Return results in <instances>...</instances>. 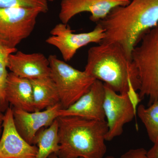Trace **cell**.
Segmentation results:
<instances>
[{
  "mask_svg": "<svg viewBox=\"0 0 158 158\" xmlns=\"http://www.w3.org/2000/svg\"><path fill=\"white\" fill-rule=\"evenodd\" d=\"M97 23L105 31L100 43L118 44L132 60V52L141 37L158 23V0H132L112 9Z\"/></svg>",
  "mask_w": 158,
  "mask_h": 158,
  "instance_id": "1",
  "label": "cell"
},
{
  "mask_svg": "<svg viewBox=\"0 0 158 158\" xmlns=\"http://www.w3.org/2000/svg\"><path fill=\"white\" fill-rule=\"evenodd\" d=\"M88 52L85 71L120 94H127L131 83L137 91L140 81L135 65L116 43H100Z\"/></svg>",
  "mask_w": 158,
  "mask_h": 158,
  "instance_id": "2",
  "label": "cell"
},
{
  "mask_svg": "<svg viewBox=\"0 0 158 158\" xmlns=\"http://www.w3.org/2000/svg\"><path fill=\"white\" fill-rule=\"evenodd\" d=\"M60 148L59 158H103L106 152L105 141L106 121L78 116L57 118Z\"/></svg>",
  "mask_w": 158,
  "mask_h": 158,
  "instance_id": "3",
  "label": "cell"
},
{
  "mask_svg": "<svg viewBox=\"0 0 158 158\" xmlns=\"http://www.w3.org/2000/svg\"><path fill=\"white\" fill-rule=\"evenodd\" d=\"M140 41L132 52V60L140 81L139 97H148L150 105L158 100V23Z\"/></svg>",
  "mask_w": 158,
  "mask_h": 158,
  "instance_id": "4",
  "label": "cell"
},
{
  "mask_svg": "<svg viewBox=\"0 0 158 158\" xmlns=\"http://www.w3.org/2000/svg\"><path fill=\"white\" fill-rule=\"evenodd\" d=\"M50 77L56 87L62 109L74 103L90 89L95 79L74 68L56 55L48 58Z\"/></svg>",
  "mask_w": 158,
  "mask_h": 158,
  "instance_id": "5",
  "label": "cell"
},
{
  "mask_svg": "<svg viewBox=\"0 0 158 158\" xmlns=\"http://www.w3.org/2000/svg\"><path fill=\"white\" fill-rule=\"evenodd\" d=\"M41 13L43 12L39 8L0 7V44L16 49L32 34Z\"/></svg>",
  "mask_w": 158,
  "mask_h": 158,
  "instance_id": "6",
  "label": "cell"
},
{
  "mask_svg": "<svg viewBox=\"0 0 158 158\" xmlns=\"http://www.w3.org/2000/svg\"><path fill=\"white\" fill-rule=\"evenodd\" d=\"M96 24L92 31L76 34L67 24L59 23L51 30V36L45 42L56 48L61 53L64 61L68 62L80 48L89 44H99L104 39V30L100 25Z\"/></svg>",
  "mask_w": 158,
  "mask_h": 158,
  "instance_id": "7",
  "label": "cell"
},
{
  "mask_svg": "<svg viewBox=\"0 0 158 158\" xmlns=\"http://www.w3.org/2000/svg\"><path fill=\"white\" fill-rule=\"evenodd\" d=\"M104 85L103 107L108 128L106 140L111 141L121 135L125 125L131 121L136 116L137 110L128 94H122L116 93Z\"/></svg>",
  "mask_w": 158,
  "mask_h": 158,
  "instance_id": "8",
  "label": "cell"
},
{
  "mask_svg": "<svg viewBox=\"0 0 158 158\" xmlns=\"http://www.w3.org/2000/svg\"><path fill=\"white\" fill-rule=\"evenodd\" d=\"M129 0H62L59 17L61 23L67 24L77 15L90 13V20L96 23L107 16L112 9L125 6Z\"/></svg>",
  "mask_w": 158,
  "mask_h": 158,
  "instance_id": "9",
  "label": "cell"
},
{
  "mask_svg": "<svg viewBox=\"0 0 158 158\" xmlns=\"http://www.w3.org/2000/svg\"><path fill=\"white\" fill-rule=\"evenodd\" d=\"M37 152V146L28 143L18 131L12 108H7L0 138V158H35Z\"/></svg>",
  "mask_w": 158,
  "mask_h": 158,
  "instance_id": "10",
  "label": "cell"
},
{
  "mask_svg": "<svg viewBox=\"0 0 158 158\" xmlns=\"http://www.w3.org/2000/svg\"><path fill=\"white\" fill-rule=\"evenodd\" d=\"M105 96L104 84L96 80L89 90L74 103L66 109H60L59 116H78L106 121L103 107Z\"/></svg>",
  "mask_w": 158,
  "mask_h": 158,
  "instance_id": "11",
  "label": "cell"
},
{
  "mask_svg": "<svg viewBox=\"0 0 158 158\" xmlns=\"http://www.w3.org/2000/svg\"><path fill=\"white\" fill-rule=\"evenodd\" d=\"M62 109L60 103L41 111L28 112L12 108L15 127L28 143L34 144L35 136L43 128L50 126L59 117V112Z\"/></svg>",
  "mask_w": 158,
  "mask_h": 158,
  "instance_id": "12",
  "label": "cell"
},
{
  "mask_svg": "<svg viewBox=\"0 0 158 158\" xmlns=\"http://www.w3.org/2000/svg\"><path fill=\"white\" fill-rule=\"evenodd\" d=\"M8 69L17 76L29 80L50 77L48 59L41 53L17 51L8 57Z\"/></svg>",
  "mask_w": 158,
  "mask_h": 158,
  "instance_id": "13",
  "label": "cell"
},
{
  "mask_svg": "<svg viewBox=\"0 0 158 158\" xmlns=\"http://www.w3.org/2000/svg\"><path fill=\"white\" fill-rule=\"evenodd\" d=\"M5 94L6 101L13 107L34 112L33 90L31 81L17 76L12 73L8 74Z\"/></svg>",
  "mask_w": 158,
  "mask_h": 158,
  "instance_id": "14",
  "label": "cell"
},
{
  "mask_svg": "<svg viewBox=\"0 0 158 158\" xmlns=\"http://www.w3.org/2000/svg\"><path fill=\"white\" fill-rule=\"evenodd\" d=\"M30 81L32 86L35 111H41L60 104L56 87L51 77Z\"/></svg>",
  "mask_w": 158,
  "mask_h": 158,
  "instance_id": "15",
  "label": "cell"
},
{
  "mask_svg": "<svg viewBox=\"0 0 158 158\" xmlns=\"http://www.w3.org/2000/svg\"><path fill=\"white\" fill-rule=\"evenodd\" d=\"M34 144L38 148L35 158H48L52 154H56L60 148L57 118L50 126L40 130L34 138Z\"/></svg>",
  "mask_w": 158,
  "mask_h": 158,
  "instance_id": "16",
  "label": "cell"
},
{
  "mask_svg": "<svg viewBox=\"0 0 158 158\" xmlns=\"http://www.w3.org/2000/svg\"><path fill=\"white\" fill-rule=\"evenodd\" d=\"M138 117L144 125L150 140L153 144L158 141V100L148 107L140 105L137 109Z\"/></svg>",
  "mask_w": 158,
  "mask_h": 158,
  "instance_id": "17",
  "label": "cell"
},
{
  "mask_svg": "<svg viewBox=\"0 0 158 158\" xmlns=\"http://www.w3.org/2000/svg\"><path fill=\"white\" fill-rule=\"evenodd\" d=\"M1 8H39L43 13L48 11V5L47 0H0Z\"/></svg>",
  "mask_w": 158,
  "mask_h": 158,
  "instance_id": "18",
  "label": "cell"
},
{
  "mask_svg": "<svg viewBox=\"0 0 158 158\" xmlns=\"http://www.w3.org/2000/svg\"><path fill=\"white\" fill-rule=\"evenodd\" d=\"M8 58L0 57V112L2 113L8 108V102L6 101L5 90L8 73Z\"/></svg>",
  "mask_w": 158,
  "mask_h": 158,
  "instance_id": "19",
  "label": "cell"
},
{
  "mask_svg": "<svg viewBox=\"0 0 158 158\" xmlns=\"http://www.w3.org/2000/svg\"><path fill=\"white\" fill-rule=\"evenodd\" d=\"M119 158H148L147 151L143 148L131 149L124 153Z\"/></svg>",
  "mask_w": 158,
  "mask_h": 158,
  "instance_id": "20",
  "label": "cell"
},
{
  "mask_svg": "<svg viewBox=\"0 0 158 158\" xmlns=\"http://www.w3.org/2000/svg\"><path fill=\"white\" fill-rule=\"evenodd\" d=\"M17 51L16 49L7 48L0 44V57L8 58L10 54L15 52Z\"/></svg>",
  "mask_w": 158,
  "mask_h": 158,
  "instance_id": "21",
  "label": "cell"
},
{
  "mask_svg": "<svg viewBox=\"0 0 158 158\" xmlns=\"http://www.w3.org/2000/svg\"><path fill=\"white\" fill-rule=\"evenodd\" d=\"M147 156L148 158H158V141L147 151Z\"/></svg>",
  "mask_w": 158,
  "mask_h": 158,
  "instance_id": "22",
  "label": "cell"
},
{
  "mask_svg": "<svg viewBox=\"0 0 158 158\" xmlns=\"http://www.w3.org/2000/svg\"><path fill=\"white\" fill-rule=\"evenodd\" d=\"M4 116V114H3L2 113L0 112V126H2V125Z\"/></svg>",
  "mask_w": 158,
  "mask_h": 158,
  "instance_id": "23",
  "label": "cell"
},
{
  "mask_svg": "<svg viewBox=\"0 0 158 158\" xmlns=\"http://www.w3.org/2000/svg\"><path fill=\"white\" fill-rule=\"evenodd\" d=\"M48 158H59L56 154L53 153ZM107 158H113V157H108Z\"/></svg>",
  "mask_w": 158,
  "mask_h": 158,
  "instance_id": "24",
  "label": "cell"
},
{
  "mask_svg": "<svg viewBox=\"0 0 158 158\" xmlns=\"http://www.w3.org/2000/svg\"><path fill=\"white\" fill-rule=\"evenodd\" d=\"M2 125L0 126V138L2 135Z\"/></svg>",
  "mask_w": 158,
  "mask_h": 158,
  "instance_id": "25",
  "label": "cell"
},
{
  "mask_svg": "<svg viewBox=\"0 0 158 158\" xmlns=\"http://www.w3.org/2000/svg\"><path fill=\"white\" fill-rule=\"evenodd\" d=\"M47 1H49V2H54V1H56V0H47Z\"/></svg>",
  "mask_w": 158,
  "mask_h": 158,
  "instance_id": "26",
  "label": "cell"
},
{
  "mask_svg": "<svg viewBox=\"0 0 158 158\" xmlns=\"http://www.w3.org/2000/svg\"><path fill=\"white\" fill-rule=\"evenodd\" d=\"M129 1H132V0H129Z\"/></svg>",
  "mask_w": 158,
  "mask_h": 158,
  "instance_id": "27",
  "label": "cell"
}]
</instances>
